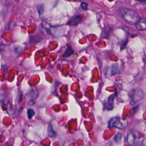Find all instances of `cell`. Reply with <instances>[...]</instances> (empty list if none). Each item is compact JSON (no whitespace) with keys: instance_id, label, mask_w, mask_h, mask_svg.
Returning <instances> with one entry per match:
<instances>
[{"instance_id":"cell-1","label":"cell","mask_w":146,"mask_h":146,"mask_svg":"<svg viewBox=\"0 0 146 146\" xmlns=\"http://www.w3.org/2000/svg\"><path fill=\"white\" fill-rule=\"evenodd\" d=\"M120 10L124 21L130 25H135L140 18L138 13L133 10L126 7H121Z\"/></svg>"},{"instance_id":"cell-2","label":"cell","mask_w":146,"mask_h":146,"mask_svg":"<svg viewBox=\"0 0 146 146\" xmlns=\"http://www.w3.org/2000/svg\"><path fill=\"white\" fill-rule=\"evenodd\" d=\"M127 126V123L125 121L121 120V119L118 116H115L112 117L108 121V127L116 128L119 129H123Z\"/></svg>"},{"instance_id":"cell-3","label":"cell","mask_w":146,"mask_h":146,"mask_svg":"<svg viewBox=\"0 0 146 146\" xmlns=\"http://www.w3.org/2000/svg\"><path fill=\"white\" fill-rule=\"evenodd\" d=\"M130 104H134L140 101L144 97L143 91L140 89H135L130 91L129 94Z\"/></svg>"},{"instance_id":"cell-4","label":"cell","mask_w":146,"mask_h":146,"mask_svg":"<svg viewBox=\"0 0 146 146\" xmlns=\"http://www.w3.org/2000/svg\"><path fill=\"white\" fill-rule=\"evenodd\" d=\"M116 93H114L110 95L107 98L106 103H104V107L107 110H112L113 108L114 100L116 98Z\"/></svg>"},{"instance_id":"cell-5","label":"cell","mask_w":146,"mask_h":146,"mask_svg":"<svg viewBox=\"0 0 146 146\" xmlns=\"http://www.w3.org/2000/svg\"><path fill=\"white\" fill-rule=\"evenodd\" d=\"M82 19V17L80 15H75L72 17L69 21L67 22V25L71 26H74L78 25Z\"/></svg>"},{"instance_id":"cell-6","label":"cell","mask_w":146,"mask_h":146,"mask_svg":"<svg viewBox=\"0 0 146 146\" xmlns=\"http://www.w3.org/2000/svg\"><path fill=\"white\" fill-rule=\"evenodd\" d=\"M135 26L138 30H146V20L143 18H140L139 21L135 23Z\"/></svg>"},{"instance_id":"cell-7","label":"cell","mask_w":146,"mask_h":146,"mask_svg":"<svg viewBox=\"0 0 146 146\" xmlns=\"http://www.w3.org/2000/svg\"><path fill=\"white\" fill-rule=\"evenodd\" d=\"M127 141L129 145H134L136 142V135L132 132L128 133L127 136Z\"/></svg>"},{"instance_id":"cell-8","label":"cell","mask_w":146,"mask_h":146,"mask_svg":"<svg viewBox=\"0 0 146 146\" xmlns=\"http://www.w3.org/2000/svg\"><path fill=\"white\" fill-rule=\"evenodd\" d=\"M120 71V68L119 64L117 63H114L111 66V74L112 75H115L119 74Z\"/></svg>"},{"instance_id":"cell-9","label":"cell","mask_w":146,"mask_h":146,"mask_svg":"<svg viewBox=\"0 0 146 146\" xmlns=\"http://www.w3.org/2000/svg\"><path fill=\"white\" fill-rule=\"evenodd\" d=\"M74 53V50L72 48V47L70 46H68L64 53L63 55V57H69L70 56H71L72 54Z\"/></svg>"},{"instance_id":"cell-10","label":"cell","mask_w":146,"mask_h":146,"mask_svg":"<svg viewBox=\"0 0 146 146\" xmlns=\"http://www.w3.org/2000/svg\"><path fill=\"white\" fill-rule=\"evenodd\" d=\"M47 135L50 137H54L56 136V133L53 130V128L51 124L48 125V127L47 128Z\"/></svg>"},{"instance_id":"cell-11","label":"cell","mask_w":146,"mask_h":146,"mask_svg":"<svg viewBox=\"0 0 146 146\" xmlns=\"http://www.w3.org/2000/svg\"><path fill=\"white\" fill-rule=\"evenodd\" d=\"M121 139H122V134H121L120 133H117L115 135V136L113 138V140H114L115 143L119 144L120 143Z\"/></svg>"},{"instance_id":"cell-12","label":"cell","mask_w":146,"mask_h":146,"mask_svg":"<svg viewBox=\"0 0 146 146\" xmlns=\"http://www.w3.org/2000/svg\"><path fill=\"white\" fill-rule=\"evenodd\" d=\"M27 117L29 118V119H31L34 115H35V112L33 109L29 108L27 110Z\"/></svg>"},{"instance_id":"cell-13","label":"cell","mask_w":146,"mask_h":146,"mask_svg":"<svg viewBox=\"0 0 146 146\" xmlns=\"http://www.w3.org/2000/svg\"><path fill=\"white\" fill-rule=\"evenodd\" d=\"M127 43V39H125L124 40H123L121 44V47H120V50H123L124 49L125 46H126V44Z\"/></svg>"},{"instance_id":"cell-14","label":"cell","mask_w":146,"mask_h":146,"mask_svg":"<svg viewBox=\"0 0 146 146\" xmlns=\"http://www.w3.org/2000/svg\"><path fill=\"white\" fill-rule=\"evenodd\" d=\"M87 6H88L87 4L85 2H83L81 3V7L84 10H86L87 9Z\"/></svg>"},{"instance_id":"cell-15","label":"cell","mask_w":146,"mask_h":146,"mask_svg":"<svg viewBox=\"0 0 146 146\" xmlns=\"http://www.w3.org/2000/svg\"><path fill=\"white\" fill-rule=\"evenodd\" d=\"M145 124H146V120H145Z\"/></svg>"}]
</instances>
